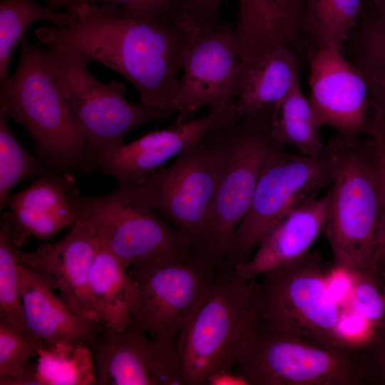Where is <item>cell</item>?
Returning a JSON list of instances; mask_svg holds the SVG:
<instances>
[{
  "mask_svg": "<svg viewBox=\"0 0 385 385\" xmlns=\"http://www.w3.org/2000/svg\"><path fill=\"white\" fill-rule=\"evenodd\" d=\"M350 61L364 77L371 96L385 119V13L363 16L349 36Z\"/></svg>",
  "mask_w": 385,
  "mask_h": 385,
  "instance_id": "24",
  "label": "cell"
},
{
  "mask_svg": "<svg viewBox=\"0 0 385 385\" xmlns=\"http://www.w3.org/2000/svg\"><path fill=\"white\" fill-rule=\"evenodd\" d=\"M235 28L227 22L198 26L180 63L178 115L176 123L194 118L202 107L211 109L235 100L234 91L241 68Z\"/></svg>",
  "mask_w": 385,
  "mask_h": 385,
  "instance_id": "13",
  "label": "cell"
},
{
  "mask_svg": "<svg viewBox=\"0 0 385 385\" xmlns=\"http://www.w3.org/2000/svg\"><path fill=\"white\" fill-rule=\"evenodd\" d=\"M37 349L36 376L39 385L97 384L90 348L75 342L43 343L30 338Z\"/></svg>",
  "mask_w": 385,
  "mask_h": 385,
  "instance_id": "25",
  "label": "cell"
},
{
  "mask_svg": "<svg viewBox=\"0 0 385 385\" xmlns=\"http://www.w3.org/2000/svg\"><path fill=\"white\" fill-rule=\"evenodd\" d=\"M270 125L274 139L284 145L296 147L299 153L315 156L325 150L320 137L321 127L300 84L274 105Z\"/></svg>",
  "mask_w": 385,
  "mask_h": 385,
  "instance_id": "26",
  "label": "cell"
},
{
  "mask_svg": "<svg viewBox=\"0 0 385 385\" xmlns=\"http://www.w3.org/2000/svg\"><path fill=\"white\" fill-rule=\"evenodd\" d=\"M75 14L77 20L68 26L36 29V38L118 73L135 87L145 106L177 111L178 73L198 27L188 11L180 21L115 4L83 6Z\"/></svg>",
  "mask_w": 385,
  "mask_h": 385,
  "instance_id": "1",
  "label": "cell"
},
{
  "mask_svg": "<svg viewBox=\"0 0 385 385\" xmlns=\"http://www.w3.org/2000/svg\"><path fill=\"white\" fill-rule=\"evenodd\" d=\"M299 84L293 50L282 46L255 61L242 63L234 98L242 114L254 113L274 105Z\"/></svg>",
  "mask_w": 385,
  "mask_h": 385,
  "instance_id": "22",
  "label": "cell"
},
{
  "mask_svg": "<svg viewBox=\"0 0 385 385\" xmlns=\"http://www.w3.org/2000/svg\"><path fill=\"white\" fill-rule=\"evenodd\" d=\"M258 277L252 302L254 326L327 347L355 351L358 344L341 331L339 307L318 253L309 252Z\"/></svg>",
  "mask_w": 385,
  "mask_h": 385,
  "instance_id": "4",
  "label": "cell"
},
{
  "mask_svg": "<svg viewBox=\"0 0 385 385\" xmlns=\"http://www.w3.org/2000/svg\"><path fill=\"white\" fill-rule=\"evenodd\" d=\"M53 1V0H47V1Z\"/></svg>",
  "mask_w": 385,
  "mask_h": 385,
  "instance_id": "40",
  "label": "cell"
},
{
  "mask_svg": "<svg viewBox=\"0 0 385 385\" xmlns=\"http://www.w3.org/2000/svg\"><path fill=\"white\" fill-rule=\"evenodd\" d=\"M189 13L199 26L218 22L222 0H182Z\"/></svg>",
  "mask_w": 385,
  "mask_h": 385,
  "instance_id": "36",
  "label": "cell"
},
{
  "mask_svg": "<svg viewBox=\"0 0 385 385\" xmlns=\"http://www.w3.org/2000/svg\"><path fill=\"white\" fill-rule=\"evenodd\" d=\"M330 46L310 51L309 103L317 124L357 137L368 132V89L356 67Z\"/></svg>",
  "mask_w": 385,
  "mask_h": 385,
  "instance_id": "16",
  "label": "cell"
},
{
  "mask_svg": "<svg viewBox=\"0 0 385 385\" xmlns=\"http://www.w3.org/2000/svg\"><path fill=\"white\" fill-rule=\"evenodd\" d=\"M329 177L326 146L315 156L289 153L284 145L275 149L263 166L246 215L230 238L223 266L235 268L246 262L286 215L328 187Z\"/></svg>",
  "mask_w": 385,
  "mask_h": 385,
  "instance_id": "10",
  "label": "cell"
},
{
  "mask_svg": "<svg viewBox=\"0 0 385 385\" xmlns=\"http://www.w3.org/2000/svg\"><path fill=\"white\" fill-rule=\"evenodd\" d=\"M325 146L330 177L324 232L334 268L376 277L384 216L373 142L338 133Z\"/></svg>",
  "mask_w": 385,
  "mask_h": 385,
  "instance_id": "2",
  "label": "cell"
},
{
  "mask_svg": "<svg viewBox=\"0 0 385 385\" xmlns=\"http://www.w3.org/2000/svg\"><path fill=\"white\" fill-rule=\"evenodd\" d=\"M1 216L18 249L34 236L47 240L60 230L71 227L85 208V197L72 173H49L40 176L26 189L11 194Z\"/></svg>",
  "mask_w": 385,
  "mask_h": 385,
  "instance_id": "17",
  "label": "cell"
},
{
  "mask_svg": "<svg viewBox=\"0 0 385 385\" xmlns=\"http://www.w3.org/2000/svg\"><path fill=\"white\" fill-rule=\"evenodd\" d=\"M46 48L48 65L91 159L124 145L126 135L135 128L165 120L172 114L140 102H129L122 83L98 81L88 71V62L69 49L58 46Z\"/></svg>",
  "mask_w": 385,
  "mask_h": 385,
  "instance_id": "7",
  "label": "cell"
},
{
  "mask_svg": "<svg viewBox=\"0 0 385 385\" xmlns=\"http://www.w3.org/2000/svg\"><path fill=\"white\" fill-rule=\"evenodd\" d=\"M242 115L237 101L231 100L211 109L201 118L148 133L128 144L97 154L92 160L119 186L136 185L210 132L234 127Z\"/></svg>",
  "mask_w": 385,
  "mask_h": 385,
  "instance_id": "14",
  "label": "cell"
},
{
  "mask_svg": "<svg viewBox=\"0 0 385 385\" xmlns=\"http://www.w3.org/2000/svg\"><path fill=\"white\" fill-rule=\"evenodd\" d=\"M350 277V306L354 313L376 333L385 330V298L377 277L369 274Z\"/></svg>",
  "mask_w": 385,
  "mask_h": 385,
  "instance_id": "31",
  "label": "cell"
},
{
  "mask_svg": "<svg viewBox=\"0 0 385 385\" xmlns=\"http://www.w3.org/2000/svg\"><path fill=\"white\" fill-rule=\"evenodd\" d=\"M84 212L100 241L128 270L157 257L194 253L181 232L123 187L85 197Z\"/></svg>",
  "mask_w": 385,
  "mask_h": 385,
  "instance_id": "12",
  "label": "cell"
},
{
  "mask_svg": "<svg viewBox=\"0 0 385 385\" xmlns=\"http://www.w3.org/2000/svg\"><path fill=\"white\" fill-rule=\"evenodd\" d=\"M376 9L380 13H385V0H372Z\"/></svg>",
  "mask_w": 385,
  "mask_h": 385,
  "instance_id": "38",
  "label": "cell"
},
{
  "mask_svg": "<svg viewBox=\"0 0 385 385\" xmlns=\"http://www.w3.org/2000/svg\"><path fill=\"white\" fill-rule=\"evenodd\" d=\"M235 370L249 385L365 384L356 351L267 332L252 322Z\"/></svg>",
  "mask_w": 385,
  "mask_h": 385,
  "instance_id": "9",
  "label": "cell"
},
{
  "mask_svg": "<svg viewBox=\"0 0 385 385\" xmlns=\"http://www.w3.org/2000/svg\"><path fill=\"white\" fill-rule=\"evenodd\" d=\"M52 173L28 153L12 134L7 116L0 113V209L5 208L12 190L24 180Z\"/></svg>",
  "mask_w": 385,
  "mask_h": 385,
  "instance_id": "30",
  "label": "cell"
},
{
  "mask_svg": "<svg viewBox=\"0 0 385 385\" xmlns=\"http://www.w3.org/2000/svg\"><path fill=\"white\" fill-rule=\"evenodd\" d=\"M0 385H39L36 372L28 375L0 376Z\"/></svg>",
  "mask_w": 385,
  "mask_h": 385,
  "instance_id": "37",
  "label": "cell"
},
{
  "mask_svg": "<svg viewBox=\"0 0 385 385\" xmlns=\"http://www.w3.org/2000/svg\"><path fill=\"white\" fill-rule=\"evenodd\" d=\"M328 209L327 194L293 209L262 239L246 262L233 268L236 274L250 281L306 255L324 231Z\"/></svg>",
  "mask_w": 385,
  "mask_h": 385,
  "instance_id": "20",
  "label": "cell"
},
{
  "mask_svg": "<svg viewBox=\"0 0 385 385\" xmlns=\"http://www.w3.org/2000/svg\"><path fill=\"white\" fill-rule=\"evenodd\" d=\"M16 71L1 79L0 113L24 126L37 158L53 173L96 165L48 65L46 50L24 38Z\"/></svg>",
  "mask_w": 385,
  "mask_h": 385,
  "instance_id": "3",
  "label": "cell"
},
{
  "mask_svg": "<svg viewBox=\"0 0 385 385\" xmlns=\"http://www.w3.org/2000/svg\"><path fill=\"white\" fill-rule=\"evenodd\" d=\"M274 105L244 113L232 128L230 153L208 218L203 259L215 267L223 260L233 233L246 215L263 166L282 145L271 133Z\"/></svg>",
  "mask_w": 385,
  "mask_h": 385,
  "instance_id": "11",
  "label": "cell"
},
{
  "mask_svg": "<svg viewBox=\"0 0 385 385\" xmlns=\"http://www.w3.org/2000/svg\"><path fill=\"white\" fill-rule=\"evenodd\" d=\"M379 283L383 293V295L385 298V274L379 276L378 277Z\"/></svg>",
  "mask_w": 385,
  "mask_h": 385,
  "instance_id": "39",
  "label": "cell"
},
{
  "mask_svg": "<svg viewBox=\"0 0 385 385\" xmlns=\"http://www.w3.org/2000/svg\"><path fill=\"white\" fill-rule=\"evenodd\" d=\"M255 279L222 267L175 342L183 385L212 384L235 368L252 319Z\"/></svg>",
  "mask_w": 385,
  "mask_h": 385,
  "instance_id": "6",
  "label": "cell"
},
{
  "mask_svg": "<svg viewBox=\"0 0 385 385\" xmlns=\"http://www.w3.org/2000/svg\"><path fill=\"white\" fill-rule=\"evenodd\" d=\"M307 0H238L235 28L242 63L282 46L292 50L304 36L302 21Z\"/></svg>",
  "mask_w": 385,
  "mask_h": 385,
  "instance_id": "21",
  "label": "cell"
},
{
  "mask_svg": "<svg viewBox=\"0 0 385 385\" xmlns=\"http://www.w3.org/2000/svg\"><path fill=\"white\" fill-rule=\"evenodd\" d=\"M234 127L210 132L170 165L138 185L123 187L170 220L202 258L208 218L230 153Z\"/></svg>",
  "mask_w": 385,
  "mask_h": 385,
  "instance_id": "5",
  "label": "cell"
},
{
  "mask_svg": "<svg viewBox=\"0 0 385 385\" xmlns=\"http://www.w3.org/2000/svg\"><path fill=\"white\" fill-rule=\"evenodd\" d=\"M97 384L183 385L175 345L160 344L131 324L105 327L91 344Z\"/></svg>",
  "mask_w": 385,
  "mask_h": 385,
  "instance_id": "15",
  "label": "cell"
},
{
  "mask_svg": "<svg viewBox=\"0 0 385 385\" xmlns=\"http://www.w3.org/2000/svg\"><path fill=\"white\" fill-rule=\"evenodd\" d=\"M37 354V349L29 337L0 326V376L35 373L36 367L29 361Z\"/></svg>",
  "mask_w": 385,
  "mask_h": 385,
  "instance_id": "33",
  "label": "cell"
},
{
  "mask_svg": "<svg viewBox=\"0 0 385 385\" xmlns=\"http://www.w3.org/2000/svg\"><path fill=\"white\" fill-rule=\"evenodd\" d=\"M374 114L368 118L367 134L371 137L376 156L383 209V230L379 256L376 265L377 277L385 274V119L381 111L373 106Z\"/></svg>",
  "mask_w": 385,
  "mask_h": 385,
  "instance_id": "34",
  "label": "cell"
},
{
  "mask_svg": "<svg viewBox=\"0 0 385 385\" xmlns=\"http://www.w3.org/2000/svg\"><path fill=\"white\" fill-rule=\"evenodd\" d=\"M115 4L130 11L170 21H180L185 16V7L182 0H53L46 6L56 9L65 8L66 12L75 14L83 6L98 4Z\"/></svg>",
  "mask_w": 385,
  "mask_h": 385,
  "instance_id": "32",
  "label": "cell"
},
{
  "mask_svg": "<svg viewBox=\"0 0 385 385\" xmlns=\"http://www.w3.org/2000/svg\"><path fill=\"white\" fill-rule=\"evenodd\" d=\"M222 267L194 253L163 255L130 267L135 296L130 324L158 344L174 345Z\"/></svg>",
  "mask_w": 385,
  "mask_h": 385,
  "instance_id": "8",
  "label": "cell"
},
{
  "mask_svg": "<svg viewBox=\"0 0 385 385\" xmlns=\"http://www.w3.org/2000/svg\"><path fill=\"white\" fill-rule=\"evenodd\" d=\"M88 289L103 326L123 330L129 325L134 282L128 270L99 239L90 270Z\"/></svg>",
  "mask_w": 385,
  "mask_h": 385,
  "instance_id": "23",
  "label": "cell"
},
{
  "mask_svg": "<svg viewBox=\"0 0 385 385\" xmlns=\"http://www.w3.org/2000/svg\"><path fill=\"white\" fill-rule=\"evenodd\" d=\"M76 14L60 13L34 0H3L0 3V78L9 76V63L17 46L32 24L47 21L58 27L68 26Z\"/></svg>",
  "mask_w": 385,
  "mask_h": 385,
  "instance_id": "28",
  "label": "cell"
},
{
  "mask_svg": "<svg viewBox=\"0 0 385 385\" xmlns=\"http://www.w3.org/2000/svg\"><path fill=\"white\" fill-rule=\"evenodd\" d=\"M19 276L26 323L24 334L43 343L75 342L89 347L104 326L72 311L34 267L19 262Z\"/></svg>",
  "mask_w": 385,
  "mask_h": 385,
  "instance_id": "19",
  "label": "cell"
},
{
  "mask_svg": "<svg viewBox=\"0 0 385 385\" xmlns=\"http://www.w3.org/2000/svg\"><path fill=\"white\" fill-rule=\"evenodd\" d=\"M356 354L361 363L366 382L385 385V330L360 346Z\"/></svg>",
  "mask_w": 385,
  "mask_h": 385,
  "instance_id": "35",
  "label": "cell"
},
{
  "mask_svg": "<svg viewBox=\"0 0 385 385\" xmlns=\"http://www.w3.org/2000/svg\"><path fill=\"white\" fill-rule=\"evenodd\" d=\"M21 252L0 223V326L24 333L26 323L19 276Z\"/></svg>",
  "mask_w": 385,
  "mask_h": 385,
  "instance_id": "29",
  "label": "cell"
},
{
  "mask_svg": "<svg viewBox=\"0 0 385 385\" xmlns=\"http://www.w3.org/2000/svg\"><path fill=\"white\" fill-rule=\"evenodd\" d=\"M362 0H307L302 29L311 51L342 47L357 25Z\"/></svg>",
  "mask_w": 385,
  "mask_h": 385,
  "instance_id": "27",
  "label": "cell"
},
{
  "mask_svg": "<svg viewBox=\"0 0 385 385\" xmlns=\"http://www.w3.org/2000/svg\"><path fill=\"white\" fill-rule=\"evenodd\" d=\"M98 242L97 235L83 211L64 238L32 252H21L19 262L38 270L76 314L101 324L88 289Z\"/></svg>",
  "mask_w": 385,
  "mask_h": 385,
  "instance_id": "18",
  "label": "cell"
}]
</instances>
